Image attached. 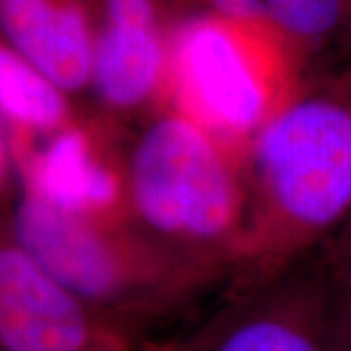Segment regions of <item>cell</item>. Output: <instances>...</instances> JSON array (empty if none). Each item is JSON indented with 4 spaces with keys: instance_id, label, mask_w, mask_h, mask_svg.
Wrapping results in <instances>:
<instances>
[{
    "instance_id": "cell-14",
    "label": "cell",
    "mask_w": 351,
    "mask_h": 351,
    "mask_svg": "<svg viewBox=\"0 0 351 351\" xmlns=\"http://www.w3.org/2000/svg\"><path fill=\"white\" fill-rule=\"evenodd\" d=\"M221 20L232 24L265 22L267 0H207Z\"/></svg>"
},
{
    "instance_id": "cell-3",
    "label": "cell",
    "mask_w": 351,
    "mask_h": 351,
    "mask_svg": "<svg viewBox=\"0 0 351 351\" xmlns=\"http://www.w3.org/2000/svg\"><path fill=\"white\" fill-rule=\"evenodd\" d=\"M25 254L78 297L145 332L213 287L154 248L123 219L64 211L20 188L10 232Z\"/></svg>"
},
{
    "instance_id": "cell-1",
    "label": "cell",
    "mask_w": 351,
    "mask_h": 351,
    "mask_svg": "<svg viewBox=\"0 0 351 351\" xmlns=\"http://www.w3.org/2000/svg\"><path fill=\"white\" fill-rule=\"evenodd\" d=\"M240 174L226 299L289 274L351 217V71L293 92L244 149Z\"/></svg>"
},
{
    "instance_id": "cell-6",
    "label": "cell",
    "mask_w": 351,
    "mask_h": 351,
    "mask_svg": "<svg viewBox=\"0 0 351 351\" xmlns=\"http://www.w3.org/2000/svg\"><path fill=\"white\" fill-rule=\"evenodd\" d=\"M143 332L104 313L47 274L4 234L0 250L2 351H145Z\"/></svg>"
},
{
    "instance_id": "cell-4",
    "label": "cell",
    "mask_w": 351,
    "mask_h": 351,
    "mask_svg": "<svg viewBox=\"0 0 351 351\" xmlns=\"http://www.w3.org/2000/svg\"><path fill=\"white\" fill-rule=\"evenodd\" d=\"M304 263V262H302ZM226 299L184 351H351V316L326 263Z\"/></svg>"
},
{
    "instance_id": "cell-11",
    "label": "cell",
    "mask_w": 351,
    "mask_h": 351,
    "mask_svg": "<svg viewBox=\"0 0 351 351\" xmlns=\"http://www.w3.org/2000/svg\"><path fill=\"white\" fill-rule=\"evenodd\" d=\"M348 14L350 0H267L265 22L289 38L314 43L336 34Z\"/></svg>"
},
{
    "instance_id": "cell-2",
    "label": "cell",
    "mask_w": 351,
    "mask_h": 351,
    "mask_svg": "<svg viewBox=\"0 0 351 351\" xmlns=\"http://www.w3.org/2000/svg\"><path fill=\"white\" fill-rule=\"evenodd\" d=\"M121 158L127 223L174 262L213 285L226 283L244 215L239 154L166 108L141 127Z\"/></svg>"
},
{
    "instance_id": "cell-5",
    "label": "cell",
    "mask_w": 351,
    "mask_h": 351,
    "mask_svg": "<svg viewBox=\"0 0 351 351\" xmlns=\"http://www.w3.org/2000/svg\"><path fill=\"white\" fill-rule=\"evenodd\" d=\"M174 108L242 156L252 137L293 92L269 78L226 20H195L172 57Z\"/></svg>"
},
{
    "instance_id": "cell-10",
    "label": "cell",
    "mask_w": 351,
    "mask_h": 351,
    "mask_svg": "<svg viewBox=\"0 0 351 351\" xmlns=\"http://www.w3.org/2000/svg\"><path fill=\"white\" fill-rule=\"evenodd\" d=\"M0 101L8 125L25 135H53L71 125L66 94L6 45L0 47Z\"/></svg>"
},
{
    "instance_id": "cell-13",
    "label": "cell",
    "mask_w": 351,
    "mask_h": 351,
    "mask_svg": "<svg viewBox=\"0 0 351 351\" xmlns=\"http://www.w3.org/2000/svg\"><path fill=\"white\" fill-rule=\"evenodd\" d=\"M326 265L346 293H351V217L332 237Z\"/></svg>"
},
{
    "instance_id": "cell-8",
    "label": "cell",
    "mask_w": 351,
    "mask_h": 351,
    "mask_svg": "<svg viewBox=\"0 0 351 351\" xmlns=\"http://www.w3.org/2000/svg\"><path fill=\"white\" fill-rule=\"evenodd\" d=\"M8 49L64 94L90 88L94 38L84 12L63 0H0Z\"/></svg>"
},
{
    "instance_id": "cell-9",
    "label": "cell",
    "mask_w": 351,
    "mask_h": 351,
    "mask_svg": "<svg viewBox=\"0 0 351 351\" xmlns=\"http://www.w3.org/2000/svg\"><path fill=\"white\" fill-rule=\"evenodd\" d=\"M166 51L156 27L104 24L94 38L90 90L101 108L131 113L149 106L160 92Z\"/></svg>"
},
{
    "instance_id": "cell-15",
    "label": "cell",
    "mask_w": 351,
    "mask_h": 351,
    "mask_svg": "<svg viewBox=\"0 0 351 351\" xmlns=\"http://www.w3.org/2000/svg\"><path fill=\"white\" fill-rule=\"evenodd\" d=\"M145 351H184V348L180 343H176V346H164V348H156V346H149L147 343Z\"/></svg>"
},
{
    "instance_id": "cell-16",
    "label": "cell",
    "mask_w": 351,
    "mask_h": 351,
    "mask_svg": "<svg viewBox=\"0 0 351 351\" xmlns=\"http://www.w3.org/2000/svg\"><path fill=\"white\" fill-rule=\"evenodd\" d=\"M343 291V289H341ZM343 295H346V301H348V308H350V314H351V293H346L343 291Z\"/></svg>"
},
{
    "instance_id": "cell-12",
    "label": "cell",
    "mask_w": 351,
    "mask_h": 351,
    "mask_svg": "<svg viewBox=\"0 0 351 351\" xmlns=\"http://www.w3.org/2000/svg\"><path fill=\"white\" fill-rule=\"evenodd\" d=\"M106 22L129 27H156L154 0H106Z\"/></svg>"
},
{
    "instance_id": "cell-7",
    "label": "cell",
    "mask_w": 351,
    "mask_h": 351,
    "mask_svg": "<svg viewBox=\"0 0 351 351\" xmlns=\"http://www.w3.org/2000/svg\"><path fill=\"white\" fill-rule=\"evenodd\" d=\"M43 147L22 160V186L64 211L98 217H125L123 158L113 164L101 152L96 131L66 125L45 135Z\"/></svg>"
}]
</instances>
